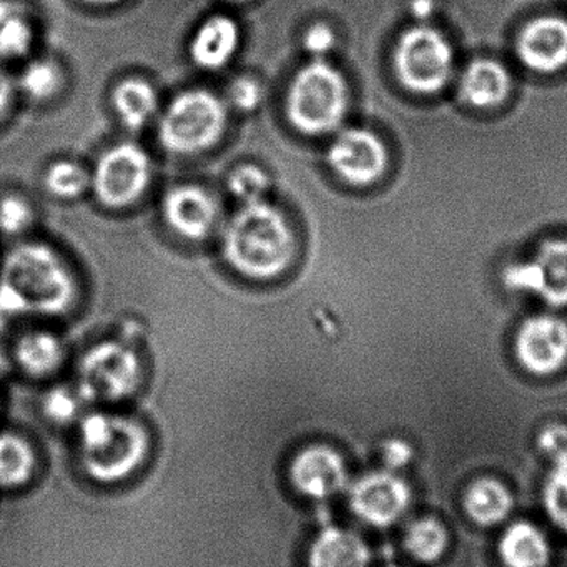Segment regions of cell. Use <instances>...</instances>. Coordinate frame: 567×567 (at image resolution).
<instances>
[{
  "mask_svg": "<svg viewBox=\"0 0 567 567\" xmlns=\"http://www.w3.org/2000/svg\"><path fill=\"white\" fill-rule=\"evenodd\" d=\"M224 254L238 274L268 280L290 267L297 237L285 215L261 200L245 205L231 218L224 235Z\"/></svg>",
  "mask_w": 567,
  "mask_h": 567,
  "instance_id": "obj_1",
  "label": "cell"
},
{
  "mask_svg": "<svg viewBox=\"0 0 567 567\" xmlns=\"http://www.w3.org/2000/svg\"><path fill=\"white\" fill-rule=\"evenodd\" d=\"M6 295L18 310L59 315L74 301L75 281L68 265L48 245H24L9 260Z\"/></svg>",
  "mask_w": 567,
  "mask_h": 567,
  "instance_id": "obj_2",
  "label": "cell"
},
{
  "mask_svg": "<svg viewBox=\"0 0 567 567\" xmlns=\"http://www.w3.org/2000/svg\"><path fill=\"white\" fill-rule=\"evenodd\" d=\"M147 431L132 417L92 414L82 423L81 453L89 476L117 483L131 476L148 453Z\"/></svg>",
  "mask_w": 567,
  "mask_h": 567,
  "instance_id": "obj_3",
  "label": "cell"
},
{
  "mask_svg": "<svg viewBox=\"0 0 567 567\" xmlns=\"http://www.w3.org/2000/svg\"><path fill=\"white\" fill-rule=\"evenodd\" d=\"M350 89L343 74L323 59H313L291 81L287 94V117L305 135L337 131L347 117Z\"/></svg>",
  "mask_w": 567,
  "mask_h": 567,
  "instance_id": "obj_4",
  "label": "cell"
},
{
  "mask_svg": "<svg viewBox=\"0 0 567 567\" xmlns=\"http://www.w3.org/2000/svg\"><path fill=\"white\" fill-rule=\"evenodd\" d=\"M393 69L406 91L417 95L440 94L454 75L453 48L437 29L413 25L398 38Z\"/></svg>",
  "mask_w": 567,
  "mask_h": 567,
  "instance_id": "obj_5",
  "label": "cell"
},
{
  "mask_svg": "<svg viewBox=\"0 0 567 567\" xmlns=\"http://www.w3.org/2000/svg\"><path fill=\"white\" fill-rule=\"evenodd\" d=\"M227 124L224 102L204 89L177 95L162 115L158 137L174 154L192 155L217 144Z\"/></svg>",
  "mask_w": 567,
  "mask_h": 567,
  "instance_id": "obj_6",
  "label": "cell"
},
{
  "mask_svg": "<svg viewBox=\"0 0 567 567\" xmlns=\"http://www.w3.org/2000/svg\"><path fill=\"white\" fill-rule=\"evenodd\" d=\"M151 178L147 152L135 144H118L99 158L91 185L105 207L124 208L144 195Z\"/></svg>",
  "mask_w": 567,
  "mask_h": 567,
  "instance_id": "obj_7",
  "label": "cell"
},
{
  "mask_svg": "<svg viewBox=\"0 0 567 567\" xmlns=\"http://www.w3.org/2000/svg\"><path fill=\"white\" fill-rule=\"evenodd\" d=\"M81 388L95 401H121L141 384L137 354L124 344L104 341L85 353L81 363Z\"/></svg>",
  "mask_w": 567,
  "mask_h": 567,
  "instance_id": "obj_8",
  "label": "cell"
},
{
  "mask_svg": "<svg viewBox=\"0 0 567 567\" xmlns=\"http://www.w3.org/2000/svg\"><path fill=\"white\" fill-rule=\"evenodd\" d=\"M503 281L507 288L527 291L550 307H567V238H550L530 258L509 265Z\"/></svg>",
  "mask_w": 567,
  "mask_h": 567,
  "instance_id": "obj_9",
  "label": "cell"
},
{
  "mask_svg": "<svg viewBox=\"0 0 567 567\" xmlns=\"http://www.w3.org/2000/svg\"><path fill=\"white\" fill-rule=\"evenodd\" d=\"M327 161L341 181L354 187H368L386 174L390 152L374 132L347 128L331 142Z\"/></svg>",
  "mask_w": 567,
  "mask_h": 567,
  "instance_id": "obj_10",
  "label": "cell"
},
{
  "mask_svg": "<svg viewBox=\"0 0 567 567\" xmlns=\"http://www.w3.org/2000/svg\"><path fill=\"white\" fill-rule=\"evenodd\" d=\"M517 360L534 374H550L567 361V323L537 315L520 324L514 341Z\"/></svg>",
  "mask_w": 567,
  "mask_h": 567,
  "instance_id": "obj_11",
  "label": "cell"
},
{
  "mask_svg": "<svg viewBox=\"0 0 567 567\" xmlns=\"http://www.w3.org/2000/svg\"><path fill=\"white\" fill-rule=\"evenodd\" d=\"M520 64L537 74H554L567 65V21L543 16L527 22L516 38Z\"/></svg>",
  "mask_w": 567,
  "mask_h": 567,
  "instance_id": "obj_12",
  "label": "cell"
},
{
  "mask_svg": "<svg viewBox=\"0 0 567 567\" xmlns=\"http://www.w3.org/2000/svg\"><path fill=\"white\" fill-rule=\"evenodd\" d=\"M351 509L360 519L384 527L400 519L410 504V487L394 474L371 473L351 487Z\"/></svg>",
  "mask_w": 567,
  "mask_h": 567,
  "instance_id": "obj_13",
  "label": "cell"
},
{
  "mask_svg": "<svg viewBox=\"0 0 567 567\" xmlns=\"http://www.w3.org/2000/svg\"><path fill=\"white\" fill-rule=\"evenodd\" d=\"M290 480L305 496L327 499L343 489L348 473L343 457L333 447L315 444L295 456Z\"/></svg>",
  "mask_w": 567,
  "mask_h": 567,
  "instance_id": "obj_14",
  "label": "cell"
},
{
  "mask_svg": "<svg viewBox=\"0 0 567 567\" xmlns=\"http://www.w3.org/2000/svg\"><path fill=\"white\" fill-rule=\"evenodd\" d=\"M165 221L188 240H202L214 230L218 205L204 188L181 185L172 188L164 198Z\"/></svg>",
  "mask_w": 567,
  "mask_h": 567,
  "instance_id": "obj_15",
  "label": "cell"
},
{
  "mask_svg": "<svg viewBox=\"0 0 567 567\" xmlns=\"http://www.w3.org/2000/svg\"><path fill=\"white\" fill-rule=\"evenodd\" d=\"M513 92V78L506 65L494 59H476L464 68L460 81L463 101L477 111L499 107Z\"/></svg>",
  "mask_w": 567,
  "mask_h": 567,
  "instance_id": "obj_16",
  "label": "cell"
},
{
  "mask_svg": "<svg viewBox=\"0 0 567 567\" xmlns=\"http://www.w3.org/2000/svg\"><path fill=\"white\" fill-rule=\"evenodd\" d=\"M238 41L240 31L234 19L228 16H212L192 39V61L205 71H218L234 58Z\"/></svg>",
  "mask_w": 567,
  "mask_h": 567,
  "instance_id": "obj_17",
  "label": "cell"
},
{
  "mask_svg": "<svg viewBox=\"0 0 567 567\" xmlns=\"http://www.w3.org/2000/svg\"><path fill=\"white\" fill-rule=\"evenodd\" d=\"M370 550L358 534L328 527L318 534L308 553V567H368Z\"/></svg>",
  "mask_w": 567,
  "mask_h": 567,
  "instance_id": "obj_18",
  "label": "cell"
},
{
  "mask_svg": "<svg viewBox=\"0 0 567 567\" xmlns=\"http://www.w3.org/2000/svg\"><path fill=\"white\" fill-rule=\"evenodd\" d=\"M499 554L507 567H546L550 549L546 537L537 527L516 523L501 537Z\"/></svg>",
  "mask_w": 567,
  "mask_h": 567,
  "instance_id": "obj_19",
  "label": "cell"
},
{
  "mask_svg": "<svg viewBox=\"0 0 567 567\" xmlns=\"http://www.w3.org/2000/svg\"><path fill=\"white\" fill-rule=\"evenodd\" d=\"M115 112L128 131H141L158 107L157 92L142 79H127L115 87L112 95Z\"/></svg>",
  "mask_w": 567,
  "mask_h": 567,
  "instance_id": "obj_20",
  "label": "cell"
},
{
  "mask_svg": "<svg viewBox=\"0 0 567 567\" xmlns=\"http://www.w3.org/2000/svg\"><path fill=\"white\" fill-rule=\"evenodd\" d=\"M513 507V497L506 486L496 480L481 477L467 487L464 509L481 526H493L506 519Z\"/></svg>",
  "mask_w": 567,
  "mask_h": 567,
  "instance_id": "obj_21",
  "label": "cell"
},
{
  "mask_svg": "<svg viewBox=\"0 0 567 567\" xmlns=\"http://www.w3.org/2000/svg\"><path fill=\"white\" fill-rule=\"evenodd\" d=\"M35 470V453L25 437L0 434V487L16 489L29 483Z\"/></svg>",
  "mask_w": 567,
  "mask_h": 567,
  "instance_id": "obj_22",
  "label": "cell"
},
{
  "mask_svg": "<svg viewBox=\"0 0 567 567\" xmlns=\"http://www.w3.org/2000/svg\"><path fill=\"white\" fill-rule=\"evenodd\" d=\"M19 364L34 377L54 373L62 361L61 341L51 333H31L18 347Z\"/></svg>",
  "mask_w": 567,
  "mask_h": 567,
  "instance_id": "obj_23",
  "label": "cell"
},
{
  "mask_svg": "<svg viewBox=\"0 0 567 567\" xmlns=\"http://www.w3.org/2000/svg\"><path fill=\"white\" fill-rule=\"evenodd\" d=\"M447 546V534L443 524L436 519H420L408 527L404 547L414 559L421 563H433L443 556Z\"/></svg>",
  "mask_w": 567,
  "mask_h": 567,
  "instance_id": "obj_24",
  "label": "cell"
},
{
  "mask_svg": "<svg viewBox=\"0 0 567 567\" xmlns=\"http://www.w3.org/2000/svg\"><path fill=\"white\" fill-rule=\"evenodd\" d=\"M32 28L21 9L0 2V52L6 55H24L31 49Z\"/></svg>",
  "mask_w": 567,
  "mask_h": 567,
  "instance_id": "obj_25",
  "label": "cell"
},
{
  "mask_svg": "<svg viewBox=\"0 0 567 567\" xmlns=\"http://www.w3.org/2000/svg\"><path fill=\"white\" fill-rule=\"evenodd\" d=\"M544 506L550 520L567 533V451L554 457L544 486Z\"/></svg>",
  "mask_w": 567,
  "mask_h": 567,
  "instance_id": "obj_26",
  "label": "cell"
},
{
  "mask_svg": "<svg viewBox=\"0 0 567 567\" xmlns=\"http://www.w3.org/2000/svg\"><path fill=\"white\" fill-rule=\"evenodd\" d=\"M92 175L74 162H58L45 174V187L59 198H78L91 187Z\"/></svg>",
  "mask_w": 567,
  "mask_h": 567,
  "instance_id": "obj_27",
  "label": "cell"
},
{
  "mask_svg": "<svg viewBox=\"0 0 567 567\" xmlns=\"http://www.w3.org/2000/svg\"><path fill=\"white\" fill-rule=\"evenodd\" d=\"M268 187H270V178L257 165H241L235 168L228 178L231 195L245 205L261 202Z\"/></svg>",
  "mask_w": 567,
  "mask_h": 567,
  "instance_id": "obj_28",
  "label": "cell"
},
{
  "mask_svg": "<svg viewBox=\"0 0 567 567\" xmlns=\"http://www.w3.org/2000/svg\"><path fill=\"white\" fill-rule=\"evenodd\" d=\"M61 84V71L54 62L48 61V59L32 62L22 78L24 91L39 101H48L52 95L58 94Z\"/></svg>",
  "mask_w": 567,
  "mask_h": 567,
  "instance_id": "obj_29",
  "label": "cell"
},
{
  "mask_svg": "<svg viewBox=\"0 0 567 567\" xmlns=\"http://www.w3.org/2000/svg\"><path fill=\"white\" fill-rule=\"evenodd\" d=\"M228 101L241 112L257 109L261 102V87L250 78H238L228 87Z\"/></svg>",
  "mask_w": 567,
  "mask_h": 567,
  "instance_id": "obj_30",
  "label": "cell"
},
{
  "mask_svg": "<svg viewBox=\"0 0 567 567\" xmlns=\"http://www.w3.org/2000/svg\"><path fill=\"white\" fill-rule=\"evenodd\" d=\"M303 45L307 52H310L315 59H323L334 45V32L330 25L318 22L308 29L303 38Z\"/></svg>",
  "mask_w": 567,
  "mask_h": 567,
  "instance_id": "obj_31",
  "label": "cell"
},
{
  "mask_svg": "<svg viewBox=\"0 0 567 567\" xmlns=\"http://www.w3.org/2000/svg\"><path fill=\"white\" fill-rule=\"evenodd\" d=\"M539 446L544 453L550 454L553 457L559 456L560 453L567 451V427L563 424L547 426L540 433Z\"/></svg>",
  "mask_w": 567,
  "mask_h": 567,
  "instance_id": "obj_32",
  "label": "cell"
},
{
  "mask_svg": "<svg viewBox=\"0 0 567 567\" xmlns=\"http://www.w3.org/2000/svg\"><path fill=\"white\" fill-rule=\"evenodd\" d=\"M383 460L388 466L398 470L403 467L404 464L410 463L411 447L410 444L401 440H390L383 446Z\"/></svg>",
  "mask_w": 567,
  "mask_h": 567,
  "instance_id": "obj_33",
  "label": "cell"
},
{
  "mask_svg": "<svg viewBox=\"0 0 567 567\" xmlns=\"http://www.w3.org/2000/svg\"><path fill=\"white\" fill-rule=\"evenodd\" d=\"M4 218L8 228L19 230V228L25 227L29 224L31 212H29V207L24 202L11 200L6 205Z\"/></svg>",
  "mask_w": 567,
  "mask_h": 567,
  "instance_id": "obj_34",
  "label": "cell"
},
{
  "mask_svg": "<svg viewBox=\"0 0 567 567\" xmlns=\"http://www.w3.org/2000/svg\"><path fill=\"white\" fill-rule=\"evenodd\" d=\"M74 410L75 403L68 396V393H55L54 396L51 398V413L54 414L55 417L65 420V417L74 413Z\"/></svg>",
  "mask_w": 567,
  "mask_h": 567,
  "instance_id": "obj_35",
  "label": "cell"
},
{
  "mask_svg": "<svg viewBox=\"0 0 567 567\" xmlns=\"http://www.w3.org/2000/svg\"><path fill=\"white\" fill-rule=\"evenodd\" d=\"M413 9L420 18H424L427 9H430V4H427L426 0H417V4H414Z\"/></svg>",
  "mask_w": 567,
  "mask_h": 567,
  "instance_id": "obj_36",
  "label": "cell"
},
{
  "mask_svg": "<svg viewBox=\"0 0 567 567\" xmlns=\"http://www.w3.org/2000/svg\"><path fill=\"white\" fill-rule=\"evenodd\" d=\"M85 2L92 6H112L117 4L121 0H85Z\"/></svg>",
  "mask_w": 567,
  "mask_h": 567,
  "instance_id": "obj_37",
  "label": "cell"
},
{
  "mask_svg": "<svg viewBox=\"0 0 567 567\" xmlns=\"http://www.w3.org/2000/svg\"><path fill=\"white\" fill-rule=\"evenodd\" d=\"M230 2H245V0H230Z\"/></svg>",
  "mask_w": 567,
  "mask_h": 567,
  "instance_id": "obj_38",
  "label": "cell"
}]
</instances>
